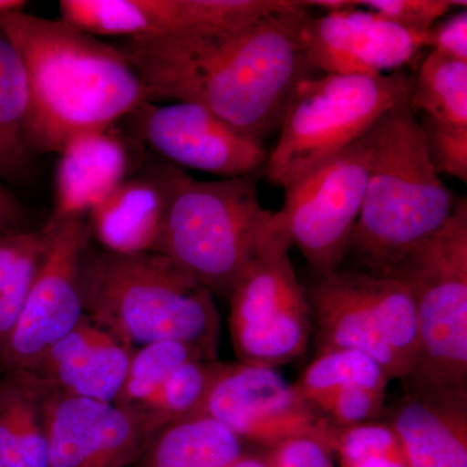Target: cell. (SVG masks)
<instances>
[{"mask_svg": "<svg viewBox=\"0 0 467 467\" xmlns=\"http://www.w3.org/2000/svg\"><path fill=\"white\" fill-rule=\"evenodd\" d=\"M391 382L380 365L355 350L318 353L294 384L316 413L337 427L371 422Z\"/></svg>", "mask_w": 467, "mask_h": 467, "instance_id": "20", "label": "cell"}, {"mask_svg": "<svg viewBox=\"0 0 467 467\" xmlns=\"http://www.w3.org/2000/svg\"><path fill=\"white\" fill-rule=\"evenodd\" d=\"M195 416L214 418L242 441L266 450L290 439L313 438L333 451L335 426L316 413L294 384L273 368L217 362Z\"/></svg>", "mask_w": 467, "mask_h": 467, "instance_id": "11", "label": "cell"}, {"mask_svg": "<svg viewBox=\"0 0 467 467\" xmlns=\"http://www.w3.org/2000/svg\"><path fill=\"white\" fill-rule=\"evenodd\" d=\"M20 223V205L5 186L0 187V235L21 230Z\"/></svg>", "mask_w": 467, "mask_h": 467, "instance_id": "33", "label": "cell"}, {"mask_svg": "<svg viewBox=\"0 0 467 467\" xmlns=\"http://www.w3.org/2000/svg\"><path fill=\"white\" fill-rule=\"evenodd\" d=\"M217 362L208 359L184 362L171 371L142 409L167 423L195 416L213 379Z\"/></svg>", "mask_w": 467, "mask_h": 467, "instance_id": "29", "label": "cell"}, {"mask_svg": "<svg viewBox=\"0 0 467 467\" xmlns=\"http://www.w3.org/2000/svg\"><path fill=\"white\" fill-rule=\"evenodd\" d=\"M60 20L95 38H153L213 26L212 0H61Z\"/></svg>", "mask_w": 467, "mask_h": 467, "instance_id": "22", "label": "cell"}, {"mask_svg": "<svg viewBox=\"0 0 467 467\" xmlns=\"http://www.w3.org/2000/svg\"><path fill=\"white\" fill-rule=\"evenodd\" d=\"M413 77L317 75L295 88L265 171L275 186L309 173L364 138L389 109L410 95Z\"/></svg>", "mask_w": 467, "mask_h": 467, "instance_id": "7", "label": "cell"}, {"mask_svg": "<svg viewBox=\"0 0 467 467\" xmlns=\"http://www.w3.org/2000/svg\"><path fill=\"white\" fill-rule=\"evenodd\" d=\"M45 389L26 371L0 378V467H48Z\"/></svg>", "mask_w": 467, "mask_h": 467, "instance_id": "23", "label": "cell"}, {"mask_svg": "<svg viewBox=\"0 0 467 467\" xmlns=\"http://www.w3.org/2000/svg\"><path fill=\"white\" fill-rule=\"evenodd\" d=\"M48 467H128L167 425L142 408L45 389Z\"/></svg>", "mask_w": 467, "mask_h": 467, "instance_id": "14", "label": "cell"}, {"mask_svg": "<svg viewBox=\"0 0 467 467\" xmlns=\"http://www.w3.org/2000/svg\"><path fill=\"white\" fill-rule=\"evenodd\" d=\"M52 226L50 250L9 337L2 373L32 370L52 344L85 317L82 265L91 245L88 217Z\"/></svg>", "mask_w": 467, "mask_h": 467, "instance_id": "13", "label": "cell"}, {"mask_svg": "<svg viewBox=\"0 0 467 467\" xmlns=\"http://www.w3.org/2000/svg\"><path fill=\"white\" fill-rule=\"evenodd\" d=\"M306 0L241 26L195 27L116 45L149 101L204 107L264 142L278 130L295 88L321 75L301 41Z\"/></svg>", "mask_w": 467, "mask_h": 467, "instance_id": "1", "label": "cell"}, {"mask_svg": "<svg viewBox=\"0 0 467 467\" xmlns=\"http://www.w3.org/2000/svg\"><path fill=\"white\" fill-rule=\"evenodd\" d=\"M373 159L371 130L348 149L285 187L276 212L291 247L317 275L343 267L364 205Z\"/></svg>", "mask_w": 467, "mask_h": 467, "instance_id": "10", "label": "cell"}, {"mask_svg": "<svg viewBox=\"0 0 467 467\" xmlns=\"http://www.w3.org/2000/svg\"><path fill=\"white\" fill-rule=\"evenodd\" d=\"M431 48L442 57L467 63V11L461 9L431 30Z\"/></svg>", "mask_w": 467, "mask_h": 467, "instance_id": "32", "label": "cell"}, {"mask_svg": "<svg viewBox=\"0 0 467 467\" xmlns=\"http://www.w3.org/2000/svg\"><path fill=\"white\" fill-rule=\"evenodd\" d=\"M333 453L342 467H409L392 427L377 420L335 426Z\"/></svg>", "mask_w": 467, "mask_h": 467, "instance_id": "28", "label": "cell"}, {"mask_svg": "<svg viewBox=\"0 0 467 467\" xmlns=\"http://www.w3.org/2000/svg\"><path fill=\"white\" fill-rule=\"evenodd\" d=\"M181 171L165 161L129 177L88 214L91 238L116 254L156 252Z\"/></svg>", "mask_w": 467, "mask_h": 467, "instance_id": "19", "label": "cell"}, {"mask_svg": "<svg viewBox=\"0 0 467 467\" xmlns=\"http://www.w3.org/2000/svg\"><path fill=\"white\" fill-rule=\"evenodd\" d=\"M387 423L409 467H467V389L408 391Z\"/></svg>", "mask_w": 467, "mask_h": 467, "instance_id": "21", "label": "cell"}, {"mask_svg": "<svg viewBox=\"0 0 467 467\" xmlns=\"http://www.w3.org/2000/svg\"><path fill=\"white\" fill-rule=\"evenodd\" d=\"M386 275L408 288L416 313L418 352L408 391L467 389V202L408 251Z\"/></svg>", "mask_w": 467, "mask_h": 467, "instance_id": "6", "label": "cell"}, {"mask_svg": "<svg viewBox=\"0 0 467 467\" xmlns=\"http://www.w3.org/2000/svg\"><path fill=\"white\" fill-rule=\"evenodd\" d=\"M133 352V347L85 316L26 373L47 391L115 402Z\"/></svg>", "mask_w": 467, "mask_h": 467, "instance_id": "17", "label": "cell"}, {"mask_svg": "<svg viewBox=\"0 0 467 467\" xmlns=\"http://www.w3.org/2000/svg\"><path fill=\"white\" fill-rule=\"evenodd\" d=\"M409 106L439 174L467 181V63L432 51L413 77Z\"/></svg>", "mask_w": 467, "mask_h": 467, "instance_id": "18", "label": "cell"}, {"mask_svg": "<svg viewBox=\"0 0 467 467\" xmlns=\"http://www.w3.org/2000/svg\"><path fill=\"white\" fill-rule=\"evenodd\" d=\"M275 223L261 205L254 177L199 181L181 171L165 216L158 254L229 299Z\"/></svg>", "mask_w": 467, "mask_h": 467, "instance_id": "5", "label": "cell"}, {"mask_svg": "<svg viewBox=\"0 0 467 467\" xmlns=\"http://www.w3.org/2000/svg\"><path fill=\"white\" fill-rule=\"evenodd\" d=\"M55 227L0 235V364L46 259Z\"/></svg>", "mask_w": 467, "mask_h": 467, "instance_id": "25", "label": "cell"}, {"mask_svg": "<svg viewBox=\"0 0 467 467\" xmlns=\"http://www.w3.org/2000/svg\"><path fill=\"white\" fill-rule=\"evenodd\" d=\"M192 359L212 361L201 349L173 340H160L138 347L129 362L124 384L115 404L143 408L171 371Z\"/></svg>", "mask_w": 467, "mask_h": 467, "instance_id": "27", "label": "cell"}, {"mask_svg": "<svg viewBox=\"0 0 467 467\" xmlns=\"http://www.w3.org/2000/svg\"><path fill=\"white\" fill-rule=\"evenodd\" d=\"M301 41L319 73L377 77L404 70L431 48V32L405 29L356 7L309 15L301 26Z\"/></svg>", "mask_w": 467, "mask_h": 467, "instance_id": "15", "label": "cell"}, {"mask_svg": "<svg viewBox=\"0 0 467 467\" xmlns=\"http://www.w3.org/2000/svg\"><path fill=\"white\" fill-rule=\"evenodd\" d=\"M226 467H269L267 466L265 457L254 456V454L244 453L238 460L234 461Z\"/></svg>", "mask_w": 467, "mask_h": 467, "instance_id": "35", "label": "cell"}, {"mask_svg": "<svg viewBox=\"0 0 467 467\" xmlns=\"http://www.w3.org/2000/svg\"><path fill=\"white\" fill-rule=\"evenodd\" d=\"M373 159L364 205L347 259L386 275L451 217L457 201L436 171L426 135L408 99L371 129Z\"/></svg>", "mask_w": 467, "mask_h": 467, "instance_id": "3", "label": "cell"}, {"mask_svg": "<svg viewBox=\"0 0 467 467\" xmlns=\"http://www.w3.org/2000/svg\"><path fill=\"white\" fill-rule=\"evenodd\" d=\"M26 5L27 2H24V0H0V16L24 12Z\"/></svg>", "mask_w": 467, "mask_h": 467, "instance_id": "36", "label": "cell"}, {"mask_svg": "<svg viewBox=\"0 0 467 467\" xmlns=\"http://www.w3.org/2000/svg\"><path fill=\"white\" fill-rule=\"evenodd\" d=\"M140 144L116 128L72 138L58 152L54 209L47 223L88 217L140 168Z\"/></svg>", "mask_w": 467, "mask_h": 467, "instance_id": "16", "label": "cell"}, {"mask_svg": "<svg viewBox=\"0 0 467 467\" xmlns=\"http://www.w3.org/2000/svg\"><path fill=\"white\" fill-rule=\"evenodd\" d=\"M306 294L318 353L355 350L378 362L389 380H407L418 337L413 301L401 282L340 267L317 275Z\"/></svg>", "mask_w": 467, "mask_h": 467, "instance_id": "8", "label": "cell"}, {"mask_svg": "<svg viewBox=\"0 0 467 467\" xmlns=\"http://www.w3.org/2000/svg\"><path fill=\"white\" fill-rule=\"evenodd\" d=\"M131 137L177 168L227 178L254 177L265 171L269 150L204 107L144 101L126 117Z\"/></svg>", "mask_w": 467, "mask_h": 467, "instance_id": "12", "label": "cell"}, {"mask_svg": "<svg viewBox=\"0 0 467 467\" xmlns=\"http://www.w3.org/2000/svg\"><path fill=\"white\" fill-rule=\"evenodd\" d=\"M290 241L275 212L272 232L230 294L229 327L239 362L278 368L301 358L313 334L306 287L290 259Z\"/></svg>", "mask_w": 467, "mask_h": 467, "instance_id": "9", "label": "cell"}, {"mask_svg": "<svg viewBox=\"0 0 467 467\" xmlns=\"http://www.w3.org/2000/svg\"><path fill=\"white\" fill-rule=\"evenodd\" d=\"M308 8L325 9V14L358 7V0H306Z\"/></svg>", "mask_w": 467, "mask_h": 467, "instance_id": "34", "label": "cell"}, {"mask_svg": "<svg viewBox=\"0 0 467 467\" xmlns=\"http://www.w3.org/2000/svg\"><path fill=\"white\" fill-rule=\"evenodd\" d=\"M30 94L26 67L0 27V175L23 173L34 153L29 140Z\"/></svg>", "mask_w": 467, "mask_h": 467, "instance_id": "26", "label": "cell"}, {"mask_svg": "<svg viewBox=\"0 0 467 467\" xmlns=\"http://www.w3.org/2000/svg\"><path fill=\"white\" fill-rule=\"evenodd\" d=\"M0 27L26 67L34 155L58 153L77 135L116 128L149 100L116 45L26 12L0 16Z\"/></svg>", "mask_w": 467, "mask_h": 467, "instance_id": "2", "label": "cell"}, {"mask_svg": "<svg viewBox=\"0 0 467 467\" xmlns=\"http://www.w3.org/2000/svg\"><path fill=\"white\" fill-rule=\"evenodd\" d=\"M0 187H3V184H2V183H0Z\"/></svg>", "mask_w": 467, "mask_h": 467, "instance_id": "37", "label": "cell"}, {"mask_svg": "<svg viewBox=\"0 0 467 467\" xmlns=\"http://www.w3.org/2000/svg\"><path fill=\"white\" fill-rule=\"evenodd\" d=\"M243 441L208 416L173 420L153 435L143 467H226L244 454Z\"/></svg>", "mask_w": 467, "mask_h": 467, "instance_id": "24", "label": "cell"}, {"mask_svg": "<svg viewBox=\"0 0 467 467\" xmlns=\"http://www.w3.org/2000/svg\"><path fill=\"white\" fill-rule=\"evenodd\" d=\"M466 2L454 0H364L358 8L374 12L378 16L417 32H431L441 18L454 8H466Z\"/></svg>", "mask_w": 467, "mask_h": 467, "instance_id": "30", "label": "cell"}, {"mask_svg": "<svg viewBox=\"0 0 467 467\" xmlns=\"http://www.w3.org/2000/svg\"><path fill=\"white\" fill-rule=\"evenodd\" d=\"M333 451L313 438H295L266 450L269 467H334Z\"/></svg>", "mask_w": 467, "mask_h": 467, "instance_id": "31", "label": "cell"}, {"mask_svg": "<svg viewBox=\"0 0 467 467\" xmlns=\"http://www.w3.org/2000/svg\"><path fill=\"white\" fill-rule=\"evenodd\" d=\"M85 316L128 346L173 340L217 359L213 294L158 252L116 254L92 244L82 265Z\"/></svg>", "mask_w": 467, "mask_h": 467, "instance_id": "4", "label": "cell"}]
</instances>
